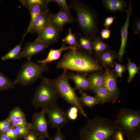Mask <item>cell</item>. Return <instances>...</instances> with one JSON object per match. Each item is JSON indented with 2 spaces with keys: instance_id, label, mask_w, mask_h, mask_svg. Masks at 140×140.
I'll return each instance as SVG.
<instances>
[{
  "instance_id": "cell-47",
  "label": "cell",
  "mask_w": 140,
  "mask_h": 140,
  "mask_svg": "<svg viewBox=\"0 0 140 140\" xmlns=\"http://www.w3.org/2000/svg\"><path fill=\"white\" fill-rule=\"evenodd\" d=\"M38 140H46L45 138L41 136H39Z\"/></svg>"
},
{
  "instance_id": "cell-41",
  "label": "cell",
  "mask_w": 140,
  "mask_h": 140,
  "mask_svg": "<svg viewBox=\"0 0 140 140\" xmlns=\"http://www.w3.org/2000/svg\"><path fill=\"white\" fill-rule=\"evenodd\" d=\"M115 18V16H108L105 19L103 25L105 28L109 29V28L110 26L113 24Z\"/></svg>"
},
{
  "instance_id": "cell-43",
  "label": "cell",
  "mask_w": 140,
  "mask_h": 140,
  "mask_svg": "<svg viewBox=\"0 0 140 140\" xmlns=\"http://www.w3.org/2000/svg\"><path fill=\"white\" fill-rule=\"evenodd\" d=\"M111 30L105 28L102 29L100 32L101 38L103 39H107L110 37Z\"/></svg>"
},
{
  "instance_id": "cell-1",
  "label": "cell",
  "mask_w": 140,
  "mask_h": 140,
  "mask_svg": "<svg viewBox=\"0 0 140 140\" xmlns=\"http://www.w3.org/2000/svg\"><path fill=\"white\" fill-rule=\"evenodd\" d=\"M58 69L87 74L102 71L103 67L90 54L81 50H68L56 66Z\"/></svg>"
},
{
  "instance_id": "cell-34",
  "label": "cell",
  "mask_w": 140,
  "mask_h": 140,
  "mask_svg": "<svg viewBox=\"0 0 140 140\" xmlns=\"http://www.w3.org/2000/svg\"><path fill=\"white\" fill-rule=\"evenodd\" d=\"M114 70L117 76L120 78L122 76L123 72L127 70L126 66L121 64H119L115 62Z\"/></svg>"
},
{
  "instance_id": "cell-21",
  "label": "cell",
  "mask_w": 140,
  "mask_h": 140,
  "mask_svg": "<svg viewBox=\"0 0 140 140\" xmlns=\"http://www.w3.org/2000/svg\"><path fill=\"white\" fill-rule=\"evenodd\" d=\"M78 42L80 47L81 50L91 54L93 53L92 45L93 40L85 35L79 32L76 36Z\"/></svg>"
},
{
  "instance_id": "cell-35",
  "label": "cell",
  "mask_w": 140,
  "mask_h": 140,
  "mask_svg": "<svg viewBox=\"0 0 140 140\" xmlns=\"http://www.w3.org/2000/svg\"><path fill=\"white\" fill-rule=\"evenodd\" d=\"M12 126L10 122L7 118L0 121V134L5 133Z\"/></svg>"
},
{
  "instance_id": "cell-44",
  "label": "cell",
  "mask_w": 140,
  "mask_h": 140,
  "mask_svg": "<svg viewBox=\"0 0 140 140\" xmlns=\"http://www.w3.org/2000/svg\"><path fill=\"white\" fill-rule=\"evenodd\" d=\"M123 135L121 132H120L113 140H129L127 138L126 139H124L123 137Z\"/></svg>"
},
{
  "instance_id": "cell-11",
  "label": "cell",
  "mask_w": 140,
  "mask_h": 140,
  "mask_svg": "<svg viewBox=\"0 0 140 140\" xmlns=\"http://www.w3.org/2000/svg\"><path fill=\"white\" fill-rule=\"evenodd\" d=\"M132 10L131 1L130 0L129 6L126 11L127 17L125 22L124 25L121 27L120 46L118 51L116 53V59H117L120 63H121L122 61L128 41V29L130 19L132 14Z\"/></svg>"
},
{
  "instance_id": "cell-36",
  "label": "cell",
  "mask_w": 140,
  "mask_h": 140,
  "mask_svg": "<svg viewBox=\"0 0 140 140\" xmlns=\"http://www.w3.org/2000/svg\"><path fill=\"white\" fill-rule=\"evenodd\" d=\"M132 29L134 33L136 34L140 35V19L137 17L134 18Z\"/></svg>"
},
{
  "instance_id": "cell-4",
  "label": "cell",
  "mask_w": 140,
  "mask_h": 140,
  "mask_svg": "<svg viewBox=\"0 0 140 140\" xmlns=\"http://www.w3.org/2000/svg\"><path fill=\"white\" fill-rule=\"evenodd\" d=\"M67 71L63 70L62 73L58 77L50 79L56 89L59 97L63 98L68 104L76 107L80 114L87 118L80 101L77 95L75 89L70 84L67 75Z\"/></svg>"
},
{
  "instance_id": "cell-39",
  "label": "cell",
  "mask_w": 140,
  "mask_h": 140,
  "mask_svg": "<svg viewBox=\"0 0 140 140\" xmlns=\"http://www.w3.org/2000/svg\"><path fill=\"white\" fill-rule=\"evenodd\" d=\"M4 134L13 140L19 139L14 127L12 126Z\"/></svg>"
},
{
  "instance_id": "cell-18",
  "label": "cell",
  "mask_w": 140,
  "mask_h": 140,
  "mask_svg": "<svg viewBox=\"0 0 140 140\" xmlns=\"http://www.w3.org/2000/svg\"><path fill=\"white\" fill-rule=\"evenodd\" d=\"M72 49L75 50L71 46H66L65 44L63 42L61 48L57 50L50 49L46 58L43 60H38L37 62L38 64L41 65H47L48 63L59 59L63 51Z\"/></svg>"
},
{
  "instance_id": "cell-48",
  "label": "cell",
  "mask_w": 140,
  "mask_h": 140,
  "mask_svg": "<svg viewBox=\"0 0 140 140\" xmlns=\"http://www.w3.org/2000/svg\"><path fill=\"white\" fill-rule=\"evenodd\" d=\"M0 3H1V1H0Z\"/></svg>"
},
{
  "instance_id": "cell-12",
  "label": "cell",
  "mask_w": 140,
  "mask_h": 140,
  "mask_svg": "<svg viewBox=\"0 0 140 140\" xmlns=\"http://www.w3.org/2000/svg\"><path fill=\"white\" fill-rule=\"evenodd\" d=\"M59 33L50 20L46 26L38 33V37L35 40L53 44L58 42Z\"/></svg>"
},
{
  "instance_id": "cell-16",
  "label": "cell",
  "mask_w": 140,
  "mask_h": 140,
  "mask_svg": "<svg viewBox=\"0 0 140 140\" xmlns=\"http://www.w3.org/2000/svg\"><path fill=\"white\" fill-rule=\"evenodd\" d=\"M116 53L111 49L100 54L95 55L94 58L104 67L114 68L115 62Z\"/></svg>"
},
{
  "instance_id": "cell-25",
  "label": "cell",
  "mask_w": 140,
  "mask_h": 140,
  "mask_svg": "<svg viewBox=\"0 0 140 140\" xmlns=\"http://www.w3.org/2000/svg\"><path fill=\"white\" fill-rule=\"evenodd\" d=\"M79 92L81 95V97L79 98L83 106L91 108L100 104L99 100L95 96H89L83 91H80Z\"/></svg>"
},
{
  "instance_id": "cell-28",
  "label": "cell",
  "mask_w": 140,
  "mask_h": 140,
  "mask_svg": "<svg viewBox=\"0 0 140 140\" xmlns=\"http://www.w3.org/2000/svg\"><path fill=\"white\" fill-rule=\"evenodd\" d=\"M16 84L0 71V91L15 88Z\"/></svg>"
},
{
  "instance_id": "cell-26",
  "label": "cell",
  "mask_w": 140,
  "mask_h": 140,
  "mask_svg": "<svg viewBox=\"0 0 140 140\" xmlns=\"http://www.w3.org/2000/svg\"><path fill=\"white\" fill-rule=\"evenodd\" d=\"M62 41L75 50H81L80 47L77 41L76 33H73L71 28L68 29V33Z\"/></svg>"
},
{
  "instance_id": "cell-19",
  "label": "cell",
  "mask_w": 140,
  "mask_h": 140,
  "mask_svg": "<svg viewBox=\"0 0 140 140\" xmlns=\"http://www.w3.org/2000/svg\"><path fill=\"white\" fill-rule=\"evenodd\" d=\"M48 4L41 5L35 4L31 6L28 9L30 13L31 19L27 29L24 36L29 32L32 28L34 22L37 17L40 14L49 10L48 7Z\"/></svg>"
},
{
  "instance_id": "cell-27",
  "label": "cell",
  "mask_w": 140,
  "mask_h": 140,
  "mask_svg": "<svg viewBox=\"0 0 140 140\" xmlns=\"http://www.w3.org/2000/svg\"><path fill=\"white\" fill-rule=\"evenodd\" d=\"M21 43L10 51L2 57V59L3 61L11 59L20 60L21 59L20 55L21 46L22 41Z\"/></svg>"
},
{
  "instance_id": "cell-30",
  "label": "cell",
  "mask_w": 140,
  "mask_h": 140,
  "mask_svg": "<svg viewBox=\"0 0 140 140\" xmlns=\"http://www.w3.org/2000/svg\"><path fill=\"white\" fill-rule=\"evenodd\" d=\"M127 59L128 63L127 68L129 73L127 82L129 83L133 80L136 75L139 73L140 67L132 62L128 57Z\"/></svg>"
},
{
  "instance_id": "cell-33",
  "label": "cell",
  "mask_w": 140,
  "mask_h": 140,
  "mask_svg": "<svg viewBox=\"0 0 140 140\" xmlns=\"http://www.w3.org/2000/svg\"><path fill=\"white\" fill-rule=\"evenodd\" d=\"M79 111L76 107L72 106L67 111V117L71 121H74L76 119L78 116Z\"/></svg>"
},
{
  "instance_id": "cell-24",
  "label": "cell",
  "mask_w": 140,
  "mask_h": 140,
  "mask_svg": "<svg viewBox=\"0 0 140 140\" xmlns=\"http://www.w3.org/2000/svg\"><path fill=\"white\" fill-rule=\"evenodd\" d=\"M92 48L95 55L100 54L111 49L109 45L103 42L100 37H97L93 41Z\"/></svg>"
},
{
  "instance_id": "cell-23",
  "label": "cell",
  "mask_w": 140,
  "mask_h": 140,
  "mask_svg": "<svg viewBox=\"0 0 140 140\" xmlns=\"http://www.w3.org/2000/svg\"><path fill=\"white\" fill-rule=\"evenodd\" d=\"M95 94L100 104H103L111 101V97L107 89L103 85L92 90Z\"/></svg>"
},
{
  "instance_id": "cell-8",
  "label": "cell",
  "mask_w": 140,
  "mask_h": 140,
  "mask_svg": "<svg viewBox=\"0 0 140 140\" xmlns=\"http://www.w3.org/2000/svg\"><path fill=\"white\" fill-rule=\"evenodd\" d=\"M44 108L52 128L61 129L70 121L67 117V111L60 107L56 103Z\"/></svg>"
},
{
  "instance_id": "cell-13",
  "label": "cell",
  "mask_w": 140,
  "mask_h": 140,
  "mask_svg": "<svg viewBox=\"0 0 140 140\" xmlns=\"http://www.w3.org/2000/svg\"><path fill=\"white\" fill-rule=\"evenodd\" d=\"M50 20L59 32L62 31L63 27L66 24L76 21V19L71 12L65 10L61 8L58 12L54 14L51 13Z\"/></svg>"
},
{
  "instance_id": "cell-6",
  "label": "cell",
  "mask_w": 140,
  "mask_h": 140,
  "mask_svg": "<svg viewBox=\"0 0 140 140\" xmlns=\"http://www.w3.org/2000/svg\"><path fill=\"white\" fill-rule=\"evenodd\" d=\"M41 79L31 101L32 106L37 109L56 103L59 97L50 79L43 77Z\"/></svg>"
},
{
  "instance_id": "cell-9",
  "label": "cell",
  "mask_w": 140,
  "mask_h": 140,
  "mask_svg": "<svg viewBox=\"0 0 140 140\" xmlns=\"http://www.w3.org/2000/svg\"><path fill=\"white\" fill-rule=\"evenodd\" d=\"M104 77L103 85L107 89L111 97L113 104L116 103L120 96L117 82V76L114 69L109 67H104Z\"/></svg>"
},
{
  "instance_id": "cell-14",
  "label": "cell",
  "mask_w": 140,
  "mask_h": 140,
  "mask_svg": "<svg viewBox=\"0 0 140 140\" xmlns=\"http://www.w3.org/2000/svg\"><path fill=\"white\" fill-rule=\"evenodd\" d=\"M50 45L36 40L32 42L26 43L25 47L21 51L20 58H26L27 60H30L33 56L43 52Z\"/></svg>"
},
{
  "instance_id": "cell-40",
  "label": "cell",
  "mask_w": 140,
  "mask_h": 140,
  "mask_svg": "<svg viewBox=\"0 0 140 140\" xmlns=\"http://www.w3.org/2000/svg\"><path fill=\"white\" fill-rule=\"evenodd\" d=\"M39 136L36 132L32 129L23 139L24 140H38Z\"/></svg>"
},
{
  "instance_id": "cell-42",
  "label": "cell",
  "mask_w": 140,
  "mask_h": 140,
  "mask_svg": "<svg viewBox=\"0 0 140 140\" xmlns=\"http://www.w3.org/2000/svg\"><path fill=\"white\" fill-rule=\"evenodd\" d=\"M57 131L55 135L50 139V140H65L61 131V129H57Z\"/></svg>"
},
{
  "instance_id": "cell-20",
  "label": "cell",
  "mask_w": 140,
  "mask_h": 140,
  "mask_svg": "<svg viewBox=\"0 0 140 140\" xmlns=\"http://www.w3.org/2000/svg\"><path fill=\"white\" fill-rule=\"evenodd\" d=\"M104 6L108 11L114 12L117 11L126 12V1L123 0H103Z\"/></svg>"
},
{
  "instance_id": "cell-37",
  "label": "cell",
  "mask_w": 140,
  "mask_h": 140,
  "mask_svg": "<svg viewBox=\"0 0 140 140\" xmlns=\"http://www.w3.org/2000/svg\"><path fill=\"white\" fill-rule=\"evenodd\" d=\"M12 126L30 127L32 126L31 124L28 122L26 119L14 120L10 122Z\"/></svg>"
},
{
  "instance_id": "cell-45",
  "label": "cell",
  "mask_w": 140,
  "mask_h": 140,
  "mask_svg": "<svg viewBox=\"0 0 140 140\" xmlns=\"http://www.w3.org/2000/svg\"><path fill=\"white\" fill-rule=\"evenodd\" d=\"M129 140H140V133L134 135L129 138Z\"/></svg>"
},
{
  "instance_id": "cell-22",
  "label": "cell",
  "mask_w": 140,
  "mask_h": 140,
  "mask_svg": "<svg viewBox=\"0 0 140 140\" xmlns=\"http://www.w3.org/2000/svg\"><path fill=\"white\" fill-rule=\"evenodd\" d=\"M104 73L102 71L93 72L89 75L90 82V90L103 85Z\"/></svg>"
},
{
  "instance_id": "cell-7",
  "label": "cell",
  "mask_w": 140,
  "mask_h": 140,
  "mask_svg": "<svg viewBox=\"0 0 140 140\" xmlns=\"http://www.w3.org/2000/svg\"><path fill=\"white\" fill-rule=\"evenodd\" d=\"M48 71V65H41L27 60L22 65L14 82L22 86H29L43 78V73Z\"/></svg>"
},
{
  "instance_id": "cell-3",
  "label": "cell",
  "mask_w": 140,
  "mask_h": 140,
  "mask_svg": "<svg viewBox=\"0 0 140 140\" xmlns=\"http://www.w3.org/2000/svg\"><path fill=\"white\" fill-rule=\"evenodd\" d=\"M69 6L75 11L76 21L82 32L93 40L96 39L99 32L96 10L79 0L70 1Z\"/></svg>"
},
{
  "instance_id": "cell-15",
  "label": "cell",
  "mask_w": 140,
  "mask_h": 140,
  "mask_svg": "<svg viewBox=\"0 0 140 140\" xmlns=\"http://www.w3.org/2000/svg\"><path fill=\"white\" fill-rule=\"evenodd\" d=\"M87 74L81 73L67 72L68 79L73 81L75 84L74 89L79 92L90 90V82L89 78L87 77Z\"/></svg>"
},
{
  "instance_id": "cell-31",
  "label": "cell",
  "mask_w": 140,
  "mask_h": 140,
  "mask_svg": "<svg viewBox=\"0 0 140 140\" xmlns=\"http://www.w3.org/2000/svg\"><path fill=\"white\" fill-rule=\"evenodd\" d=\"M19 1L28 9L34 5L38 4L44 5L48 4V0H22Z\"/></svg>"
},
{
  "instance_id": "cell-38",
  "label": "cell",
  "mask_w": 140,
  "mask_h": 140,
  "mask_svg": "<svg viewBox=\"0 0 140 140\" xmlns=\"http://www.w3.org/2000/svg\"><path fill=\"white\" fill-rule=\"evenodd\" d=\"M49 2H52L57 4L62 9L69 12H71L69 5L65 0H48Z\"/></svg>"
},
{
  "instance_id": "cell-2",
  "label": "cell",
  "mask_w": 140,
  "mask_h": 140,
  "mask_svg": "<svg viewBox=\"0 0 140 140\" xmlns=\"http://www.w3.org/2000/svg\"><path fill=\"white\" fill-rule=\"evenodd\" d=\"M87 118L79 131L80 140H113L120 132L114 121L97 116Z\"/></svg>"
},
{
  "instance_id": "cell-5",
  "label": "cell",
  "mask_w": 140,
  "mask_h": 140,
  "mask_svg": "<svg viewBox=\"0 0 140 140\" xmlns=\"http://www.w3.org/2000/svg\"><path fill=\"white\" fill-rule=\"evenodd\" d=\"M127 138L140 133V111L127 108H121L114 121Z\"/></svg>"
},
{
  "instance_id": "cell-46",
  "label": "cell",
  "mask_w": 140,
  "mask_h": 140,
  "mask_svg": "<svg viewBox=\"0 0 140 140\" xmlns=\"http://www.w3.org/2000/svg\"><path fill=\"white\" fill-rule=\"evenodd\" d=\"M0 140H13L4 133L0 134Z\"/></svg>"
},
{
  "instance_id": "cell-17",
  "label": "cell",
  "mask_w": 140,
  "mask_h": 140,
  "mask_svg": "<svg viewBox=\"0 0 140 140\" xmlns=\"http://www.w3.org/2000/svg\"><path fill=\"white\" fill-rule=\"evenodd\" d=\"M51 13L48 10L39 15L36 19L33 27L29 32L38 33L44 28L50 21Z\"/></svg>"
},
{
  "instance_id": "cell-29",
  "label": "cell",
  "mask_w": 140,
  "mask_h": 140,
  "mask_svg": "<svg viewBox=\"0 0 140 140\" xmlns=\"http://www.w3.org/2000/svg\"><path fill=\"white\" fill-rule=\"evenodd\" d=\"M7 118L10 122L14 120L26 119L25 113L18 106L14 108L10 111Z\"/></svg>"
},
{
  "instance_id": "cell-32",
  "label": "cell",
  "mask_w": 140,
  "mask_h": 140,
  "mask_svg": "<svg viewBox=\"0 0 140 140\" xmlns=\"http://www.w3.org/2000/svg\"><path fill=\"white\" fill-rule=\"evenodd\" d=\"M19 139L24 138L27 134L32 129L30 127L17 126L14 127Z\"/></svg>"
},
{
  "instance_id": "cell-10",
  "label": "cell",
  "mask_w": 140,
  "mask_h": 140,
  "mask_svg": "<svg viewBox=\"0 0 140 140\" xmlns=\"http://www.w3.org/2000/svg\"><path fill=\"white\" fill-rule=\"evenodd\" d=\"M44 108L38 112L33 114L31 123L32 129L39 136L50 138L48 132V123L46 119Z\"/></svg>"
}]
</instances>
